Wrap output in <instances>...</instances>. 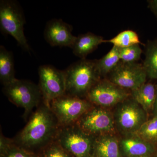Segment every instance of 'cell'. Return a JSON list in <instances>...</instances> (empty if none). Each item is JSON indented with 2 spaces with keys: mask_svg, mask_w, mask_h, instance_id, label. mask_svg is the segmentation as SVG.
Instances as JSON below:
<instances>
[{
  "mask_svg": "<svg viewBox=\"0 0 157 157\" xmlns=\"http://www.w3.org/2000/svg\"><path fill=\"white\" fill-rule=\"evenodd\" d=\"M58 122L49 107L42 102L31 115L25 127L14 138L15 145L39 154L56 139Z\"/></svg>",
  "mask_w": 157,
  "mask_h": 157,
  "instance_id": "1",
  "label": "cell"
},
{
  "mask_svg": "<svg viewBox=\"0 0 157 157\" xmlns=\"http://www.w3.org/2000/svg\"><path fill=\"white\" fill-rule=\"evenodd\" d=\"M66 94L86 99L92 87L102 78L98 73L96 59H81L63 70Z\"/></svg>",
  "mask_w": 157,
  "mask_h": 157,
  "instance_id": "2",
  "label": "cell"
},
{
  "mask_svg": "<svg viewBox=\"0 0 157 157\" xmlns=\"http://www.w3.org/2000/svg\"><path fill=\"white\" fill-rule=\"evenodd\" d=\"M113 114L117 132L121 136L136 134L148 120V115L131 97L114 107Z\"/></svg>",
  "mask_w": 157,
  "mask_h": 157,
  "instance_id": "3",
  "label": "cell"
},
{
  "mask_svg": "<svg viewBox=\"0 0 157 157\" xmlns=\"http://www.w3.org/2000/svg\"><path fill=\"white\" fill-rule=\"evenodd\" d=\"M25 23L23 11L19 3L14 0L0 1V28L3 33L11 35L21 47L30 52V47L25 36Z\"/></svg>",
  "mask_w": 157,
  "mask_h": 157,
  "instance_id": "4",
  "label": "cell"
},
{
  "mask_svg": "<svg viewBox=\"0 0 157 157\" xmlns=\"http://www.w3.org/2000/svg\"><path fill=\"white\" fill-rule=\"evenodd\" d=\"M2 90L12 104L24 109L23 117L26 121L33 109L43 102L39 86L29 80L17 79L4 86Z\"/></svg>",
  "mask_w": 157,
  "mask_h": 157,
  "instance_id": "5",
  "label": "cell"
},
{
  "mask_svg": "<svg viewBox=\"0 0 157 157\" xmlns=\"http://www.w3.org/2000/svg\"><path fill=\"white\" fill-rule=\"evenodd\" d=\"M94 138L74 124L60 127L55 139L73 157H93Z\"/></svg>",
  "mask_w": 157,
  "mask_h": 157,
  "instance_id": "6",
  "label": "cell"
},
{
  "mask_svg": "<svg viewBox=\"0 0 157 157\" xmlns=\"http://www.w3.org/2000/svg\"><path fill=\"white\" fill-rule=\"evenodd\" d=\"M93 106L86 99L65 94L52 101L50 108L59 126L64 127L76 123Z\"/></svg>",
  "mask_w": 157,
  "mask_h": 157,
  "instance_id": "7",
  "label": "cell"
},
{
  "mask_svg": "<svg viewBox=\"0 0 157 157\" xmlns=\"http://www.w3.org/2000/svg\"><path fill=\"white\" fill-rule=\"evenodd\" d=\"M86 133L95 136L117 132L113 113L107 108L93 106L76 123Z\"/></svg>",
  "mask_w": 157,
  "mask_h": 157,
  "instance_id": "8",
  "label": "cell"
},
{
  "mask_svg": "<svg viewBox=\"0 0 157 157\" xmlns=\"http://www.w3.org/2000/svg\"><path fill=\"white\" fill-rule=\"evenodd\" d=\"M131 96V92L102 78L90 90L86 99L94 106L107 108L115 107Z\"/></svg>",
  "mask_w": 157,
  "mask_h": 157,
  "instance_id": "9",
  "label": "cell"
},
{
  "mask_svg": "<svg viewBox=\"0 0 157 157\" xmlns=\"http://www.w3.org/2000/svg\"><path fill=\"white\" fill-rule=\"evenodd\" d=\"M39 86L43 103L50 108L52 101L66 94V78L64 71L51 65L40 66L38 70Z\"/></svg>",
  "mask_w": 157,
  "mask_h": 157,
  "instance_id": "10",
  "label": "cell"
},
{
  "mask_svg": "<svg viewBox=\"0 0 157 157\" xmlns=\"http://www.w3.org/2000/svg\"><path fill=\"white\" fill-rule=\"evenodd\" d=\"M147 78L143 64L120 61L106 78L118 86L131 92L145 83Z\"/></svg>",
  "mask_w": 157,
  "mask_h": 157,
  "instance_id": "11",
  "label": "cell"
},
{
  "mask_svg": "<svg viewBox=\"0 0 157 157\" xmlns=\"http://www.w3.org/2000/svg\"><path fill=\"white\" fill-rule=\"evenodd\" d=\"M72 26L62 19H52L46 24L44 38L52 46L72 48L76 37L72 34Z\"/></svg>",
  "mask_w": 157,
  "mask_h": 157,
  "instance_id": "12",
  "label": "cell"
},
{
  "mask_svg": "<svg viewBox=\"0 0 157 157\" xmlns=\"http://www.w3.org/2000/svg\"><path fill=\"white\" fill-rule=\"evenodd\" d=\"M120 147L123 157H153L157 152V145L132 134L120 138Z\"/></svg>",
  "mask_w": 157,
  "mask_h": 157,
  "instance_id": "13",
  "label": "cell"
},
{
  "mask_svg": "<svg viewBox=\"0 0 157 157\" xmlns=\"http://www.w3.org/2000/svg\"><path fill=\"white\" fill-rule=\"evenodd\" d=\"M93 157H123L120 147V138L113 133L95 136Z\"/></svg>",
  "mask_w": 157,
  "mask_h": 157,
  "instance_id": "14",
  "label": "cell"
},
{
  "mask_svg": "<svg viewBox=\"0 0 157 157\" xmlns=\"http://www.w3.org/2000/svg\"><path fill=\"white\" fill-rule=\"evenodd\" d=\"M105 41L101 36L93 33H86L76 37L71 48L76 56L81 59H85L89 54L95 50L99 45L105 43Z\"/></svg>",
  "mask_w": 157,
  "mask_h": 157,
  "instance_id": "15",
  "label": "cell"
},
{
  "mask_svg": "<svg viewBox=\"0 0 157 157\" xmlns=\"http://www.w3.org/2000/svg\"><path fill=\"white\" fill-rule=\"evenodd\" d=\"M131 95L148 115L152 114L156 96V85L146 82L137 89L132 91Z\"/></svg>",
  "mask_w": 157,
  "mask_h": 157,
  "instance_id": "16",
  "label": "cell"
},
{
  "mask_svg": "<svg viewBox=\"0 0 157 157\" xmlns=\"http://www.w3.org/2000/svg\"><path fill=\"white\" fill-rule=\"evenodd\" d=\"M14 60L11 52L0 46V80L4 86L15 81Z\"/></svg>",
  "mask_w": 157,
  "mask_h": 157,
  "instance_id": "17",
  "label": "cell"
},
{
  "mask_svg": "<svg viewBox=\"0 0 157 157\" xmlns=\"http://www.w3.org/2000/svg\"><path fill=\"white\" fill-rule=\"evenodd\" d=\"M120 48L113 46L109 52L100 59H96L97 69L101 78H107L120 62Z\"/></svg>",
  "mask_w": 157,
  "mask_h": 157,
  "instance_id": "18",
  "label": "cell"
},
{
  "mask_svg": "<svg viewBox=\"0 0 157 157\" xmlns=\"http://www.w3.org/2000/svg\"><path fill=\"white\" fill-rule=\"evenodd\" d=\"M143 65L147 77L157 79V39L148 41L145 45Z\"/></svg>",
  "mask_w": 157,
  "mask_h": 157,
  "instance_id": "19",
  "label": "cell"
},
{
  "mask_svg": "<svg viewBox=\"0 0 157 157\" xmlns=\"http://www.w3.org/2000/svg\"><path fill=\"white\" fill-rule=\"evenodd\" d=\"M109 42L119 48H124L137 44H142L139 36L135 31L127 30L121 32L109 40H105V43Z\"/></svg>",
  "mask_w": 157,
  "mask_h": 157,
  "instance_id": "20",
  "label": "cell"
},
{
  "mask_svg": "<svg viewBox=\"0 0 157 157\" xmlns=\"http://www.w3.org/2000/svg\"><path fill=\"white\" fill-rule=\"evenodd\" d=\"M136 134L147 142L157 145V116L147 121Z\"/></svg>",
  "mask_w": 157,
  "mask_h": 157,
  "instance_id": "21",
  "label": "cell"
},
{
  "mask_svg": "<svg viewBox=\"0 0 157 157\" xmlns=\"http://www.w3.org/2000/svg\"><path fill=\"white\" fill-rule=\"evenodd\" d=\"M40 157H73L55 139L39 153Z\"/></svg>",
  "mask_w": 157,
  "mask_h": 157,
  "instance_id": "22",
  "label": "cell"
},
{
  "mask_svg": "<svg viewBox=\"0 0 157 157\" xmlns=\"http://www.w3.org/2000/svg\"><path fill=\"white\" fill-rule=\"evenodd\" d=\"M140 45L137 44L124 48H120V58L124 63H137L142 53Z\"/></svg>",
  "mask_w": 157,
  "mask_h": 157,
  "instance_id": "23",
  "label": "cell"
},
{
  "mask_svg": "<svg viewBox=\"0 0 157 157\" xmlns=\"http://www.w3.org/2000/svg\"><path fill=\"white\" fill-rule=\"evenodd\" d=\"M0 157H40L39 154L30 151L14 144Z\"/></svg>",
  "mask_w": 157,
  "mask_h": 157,
  "instance_id": "24",
  "label": "cell"
},
{
  "mask_svg": "<svg viewBox=\"0 0 157 157\" xmlns=\"http://www.w3.org/2000/svg\"><path fill=\"white\" fill-rule=\"evenodd\" d=\"M14 144V139L6 137L1 133L0 135V156L7 152Z\"/></svg>",
  "mask_w": 157,
  "mask_h": 157,
  "instance_id": "25",
  "label": "cell"
},
{
  "mask_svg": "<svg viewBox=\"0 0 157 157\" xmlns=\"http://www.w3.org/2000/svg\"><path fill=\"white\" fill-rule=\"evenodd\" d=\"M148 7L157 18V0H149L147 1Z\"/></svg>",
  "mask_w": 157,
  "mask_h": 157,
  "instance_id": "26",
  "label": "cell"
},
{
  "mask_svg": "<svg viewBox=\"0 0 157 157\" xmlns=\"http://www.w3.org/2000/svg\"><path fill=\"white\" fill-rule=\"evenodd\" d=\"M152 114L153 117L157 116V85H156V96L155 100Z\"/></svg>",
  "mask_w": 157,
  "mask_h": 157,
  "instance_id": "27",
  "label": "cell"
}]
</instances>
